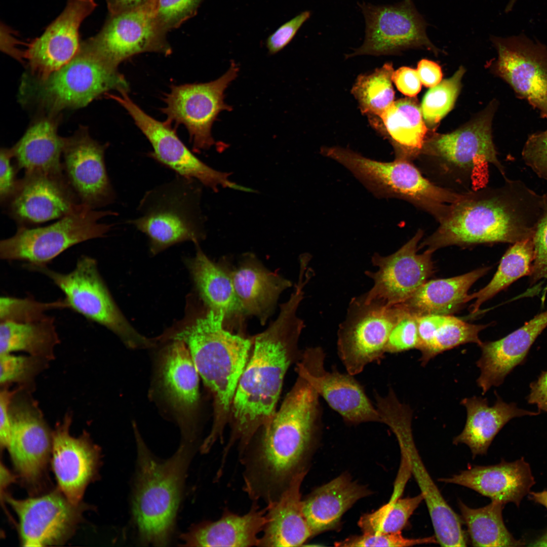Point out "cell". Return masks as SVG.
Segmentation results:
<instances>
[{
  "label": "cell",
  "mask_w": 547,
  "mask_h": 547,
  "mask_svg": "<svg viewBox=\"0 0 547 547\" xmlns=\"http://www.w3.org/2000/svg\"><path fill=\"white\" fill-rule=\"evenodd\" d=\"M96 6L95 0H67L62 12L40 36L24 42L10 31L12 40L21 47L5 45L4 51L25 60L31 72L44 81L79 53L82 44L80 27Z\"/></svg>",
  "instance_id": "4fadbf2b"
},
{
  "label": "cell",
  "mask_w": 547,
  "mask_h": 547,
  "mask_svg": "<svg viewBox=\"0 0 547 547\" xmlns=\"http://www.w3.org/2000/svg\"><path fill=\"white\" fill-rule=\"evenodd\" d=\"M522 156L525 163L538 177L547 180V129L528 137Z\"/></svg>",
  "instance_id": "f5cc1de1"
},
{
  "label": "cell",
  "mask_w": 547,
  "mask_h": 547,
  "mask_svg": "<svg viewBox=\"0 0 547 547\" xmlns=\"http://www.w3.org/2000/svg\"><path fill=\"white\" fill-rule=\"evenodd\" d=\"M84 131L66 138L62 156L63 173L81 204L97 209L113 203L116 194L108 176L105 152Z\"/></svg>",
  "instance_id": "484cf974"
},
{
  "label": "cell",
  "mask_w": 547,
  "mask_h": 547,
  "mask_svg": "<svg viewBox=\"0 0 547 547\" xmlns=\"http://www.w3.org/2000/svg\"><path fill=\"white\" fill-rule=\"evenodd\" d=\"M167 31L157 15V0L135 8L109 14L100 30L81 46L108 66L118 69L122 62L143 53L169 55Z\"/></svg>",
  "instance_id": "8fae6325"
},
{
  "label": "cell",
  "mask_w": 547,
  "mask_h": 547,
  "mask_svg": "<svg viewBox=\"0 0 547 547\" xmlns=\"http://www.w3.org/2000/svg\"><path fill=\"white\" fill-rule=\"evenodd\" d=\"M171 340L160 353L157 381L164 399L174 413L183 442L191 444L196 436L200 375L185 343Z\"/></svg>",
  "instance_id": "d4e9b609"
},
{
  "label": "cell",
  "mask_w": 547,
  "mask_h": 547,
  "mask_svg": "<svg viewBox=\"0 0 547 547\" xmlns=\"http://www.w3.org/2000/svg\"><path fill=\"white\" fill-rule=\"evenodd\" d=\"M307 472L299 473L277 500L267 504L258 546H298L313 536L303 513L300 493Z\"/></svg>",
  "instance_id": "1f68e13d"
},
{
  "label": "cell",
  "mask_w": 547,
  "mask_h": 547,
  "mask_svg": "<svg viewBox=\"0 0 547 547\" xmlns=\"http://www.w3.org/2000/svg\"><path fill=\"white\" fill-rule=\"evenodd\" d=\"M109 94L127 111L135 125L150 143L152 150L148 155L176 175L194 179L216 192L224 187L230 173L210 167L184 144L171 125L149 115L129 97L128 92Z\"/></svg>",
  "instance_id": "ffe728a7"
},
{
  "label": "cell",
  "mask_w": 547,
  "mask_h": 547,
  "mask_svg": "<svg viewBox=\"0 0 547 547\" xmlns=\"http://www.w3.org/2000/svg\"><path fill=\"white\" fill-rule=\"evenodd\" d=\"M530 388L528 403L536 405L540 413L547 412V371L542 372L538 379L530 383Z\"/></svg>",
  "instance_id": "91938a15"
},
{
  "label": "cell",
  "mask_w": 547,
  "mask_h": 547,
  "mask_svg": "<svg viewBox=\"0 0 547 547\" xmlns=\"http://www.w3.org/2000/svg\"><path fill=\"white\" fill-rule=\"evenodd\" d=\"M8 502L17 515L20 543L23 546L61 545L75 531L88 507L70 502L57 487L47 494L24 499L6 493L2 503Z\"/></svg>",
  "instance_id": "d6986e66"
},
{
  "label": "cell",
  "mask_w": 547,
  "mask_h": 547,
  "mask_svg": "<svg viewBox=\"0 0 547 547\" xmlns=\"http://www.w3.org/2000/svg\"><path fill=\"white\" fill-rule=\"evenodd\" d=\"M310 16L309 11H303L281 25L269 35L266 41L268 53L272 55L283 50L292 40Z\"/></svg>",
  "instance_id": "db71d44e"
},
{
  "label": "cell",
  "mask_w": 547,
  "mask_h": 547,
  "mask_svg": "<svg viewBox=\"0 0 547 547\" xmlns=\"http://www.w3.org/2000/svg\"><path fill=\"white\" fill-rule=\"evenodd\" d=\"M400 310L399 304L367 303L361 296L351 300L339 325L337 341L338 355L347 373L357 375L368 364L381 361Z\"/></svg>",
  "instance_id": "7c38bea8"
},
{
  "label": "cell",
  "mask_w": 547,
  "mask_h": 547,
  "mask_svg": "<svg viewBox=\"0 0 547 547\" xmlns=\"http://www.w3.org/2000/svg\"><path fill=\"white\" fill-rule=\"evenodd\" d=\"M48 277L64 293L68 308L115 334L130 348H147L155 342L141 335L128 323L113 300L95 259L81 256L73 269L59 272L47 265L27 267Z\"/></svg>",
  "instance_id": "30bf717a"
},
{
  "label": "cell",
  "mask_w": 547,
  "mask_h": 547,
  "mask_svg": "<svg viewBox=\"0 0 547 547\" xmlns=\"http://www.w3.org/2000/svg\"><path fill=\"white\" fill-rule=\"evenodd\" d=\"M238 71V66L232 62L228 70L217 79L172 85L163 98L166 106L162 111L166 115V122L186 128L193 151L208 150L215 144L212 127L221 111L231 110L224 102V92Z\"/></svg>",
  "instance_id": "5bb4252c"
},
{
  "label": "cell",
  "mask_w": 547,
  "mask_h": 547,
  "mask_svg": "<svg viewBox=\"0 0 547 547\" xmlns=\"http://www.w3.org/2000/svg\"><path fill=\"white\" fill-rule=\"evenodd\" d=\"M109 14H116L129 10L147 3L149 0H105Z\"/></svg>",
  "instance_id": "6125c7cd"
},
{
  "label": "cell",
  "mask_w": 547,
  "mask_h": 547,
  "mask_svg": "<svg viewBox=\"0 0 547 547\" xmlns=\"http://www.w3.org/2000/svg\"><path fill=\"white\" fill-rule=\"evenodd\" d=\"M448 315H429L417 317L418 343L417 349L423 352L431 344L437 331Z\"/></svg>",
  "instance_id": "9f6ffc18"
},
{
  "label": "cell",
  "mask_w": 547,
  "mask_h": 547,
  "mask_svg": "<svg viewBox=\"0 0 547 547\" xmlns=\"http://www.w3.org/2000/svg\"><path fill=\"white\" fill-rule=\"evenodd\" d=\"M542 196V213L533 235L534 258L529 276L531 284L546 281L541 298L543 303L547 294V191Z\"/></svg>",
  "instance_id": "681fc988"
},
{
  "label": "cell",
  "mask_w": 547,
  "mask_h": 547,
  "mask_svg": "<svg viewBox=\"0 0 547 547\" xmlns=\"http://www.w3.org/2000/svg\"><path fill=\"white\" fill-rule=\"evenodd\" d=\"M0 392V446L6 449L10 436L11 418L10 406L12 398L19 389L10 390L8 386H2Z\"/></svg>",
  "instance_id": "680465c9"
},
{
  "label": "cell",
  "mask_w": 547,
  "mask_h": 547,
  "mask_svg": "<svg viewBox=\"0 0 547 547\" xmlns=\"http://www.w3.org/2000/svg\"><path fill=\"white\" fill-rule=\"evenodd\" d=\"M67 415L52 432L51 463L58 488L72 503L82 502L88 486L98 475L101 450L86 432L79 437L69 433Z\"/></svg>",
  "instance_id": "4316f807"
},
{
  "label": "cell",
  "mask_w": 547,
  "mask_h": 547,
  "mask_svg": "<svg viewBox=\"0 0 547 547\" xmlns=\"http://www.w3.org/2000/svg\"><path fill=\"white\" fill-rule=\"evenodd\" d=\"M437 543L435 535L419 538H407L399 531L390 533L365 534L353 536L344 540L336 542L337 546H410L421 544Z\"/></svg>",
  "instance_id": "f907efd6"
},
{
  "label": "cell",
  "mask_w": 547,
  "mask_h": 547,
  "mask_svg": "<svg viewBox=\"0 0 547 547\" xmlns=\"http://www.w3.org/2000/svg\"><path fill=\"white\" fill-rule=\"evenodd\" d=\"M416 70L421 84L425 87H433L441 81V67L435 62L422 59L418 62Z\"/></svg>",
  "instance_id": "94428289"
},
{
  "label": "cell",
  "mask_w": 547,
  "mask_h": 547,
  "mask_svg": "<svg viewBox=\"0 0 547 547\" xmlns=\"http://www.w3.org/2000/svg\"><path fill=\"white\" fill-rule=\"evenodd\" d=\"M224 187L229 188L233 189H235V190H240V191H244V192H256L255 190H254V189H253L252 188H249V187H246V186H244L238 184L235 182L229 181V180H228L227 181V182H226V183H225V184L224 185Z\"/></svg>",
  "instance_id": "03108f58"
},
{
  "label": "cell",
  "mask_w": 547,
  "mask_h": 547,
  "mask_svg": "<svg viewBox=\"0 0 547 547\" xmlns=\"http://www.w3.org/2000/svg\"><path fill=\"white\" fill-rule=\"evenodd\" d=\"M505 504L491 501L478 509L468 507L459 501L462 519L467 526L474 546H518L522 542L515 539L506 528L502 517Z\"/></svg>",
  "instance_id": "ab89813d"
},
{
  "label": "cell",
  "mask_w": 547,
  "mask_h": 547,
  "mask_svg": "<svg viewBox=\"0 0 547 547\" xmlns=\"http://www.w3.org/2000/svg\"><path fill=\"white\" fill-rule=\"evenodd\" d=\"M13 155L11 148H2L0 152V203L3 207L14 192L19 179L18 171L15 163L12 164Z\"/></svg>",
  "instance_id": "11a10c76"
},
{
  "label": "cell",
  "mask_w": 547,
  "mask_h": 547,
  "mask_svg": "<svg viewBox=\"0 0 547 547\" xmlns=\"http://www.w3.org/2000/svg\"><path fill=\"white\" fill-rule=\"evenodd\" d=\"M359 6L365 20V39L347 57L393 54L414 48L438 53L427 35L426 21L412 0L377 6L364 2Z\"/></svg>",
  "instance_id": "e0dca14e"
},
{
  "label": "cell",
  "mask_w": 547,
  "mask_h": 547,
  "mask_svg": "<svg viewBox=\"0 0 547 547\" xmlns=\"http://www.w3.org/2000/svg\"><path fill=\"white\" fill-rule=\"evenodd\" d=\"M303 290L302 285L295 286L290 298L281 305L277 319L253 338L231 407V432L223 451L225 456L235 444L241 453L277 410L287 371L302 354L298 343L304 324L297 310Z\"/></svg>",
  "instance_id": "7a4b0ae2"
},
{
  "label": "cell",
  "mask_w": 547,
  "mask_h": 547,
  "mask_svg": "<svg viewBox=\"0 0 547 547\" xmlns=\"http://www.w3.org/2000/svg\"><path fill=\"white\" fill-rule=\"evenodd\" d=\"M68 308L64 299L44 302L32 297L18 298L4 296L0 298V322H28L47 317L46 312L54 309Z\"/></svg>",
  "instance_id": "bcb514c9"
},
{
  "label": "cell",
  "mask_w": 547,
  "mask_h": 547,
  "mask_svg": "<svg viewBox=\"0 0 547 547\" xmlns=\"http://www.w3.org/2000/svg\"><path fill=\"white\" fill-rule=\"evenodd\" d=\"M11 432L6 448L17 476L33 494L44 488L52 449L51 432L36 404L24 396L10 406Z\"/></svg>",
  "instance_id": "2e32d148"
},
{
  "label": "cell",
  "mask_w": 547,
  "mask_h": 547,
  "mask_svg": "<svg viewBox=\"0 0 547 547\" xmlns=\"http://www.w3.org/2000/svg\"><path fill=\"white\" fill-rule=\"evenodd\" d=\"M465 69L460 66L450 78L431 87L422 101L421 110L427 127L433 128L452 109L461 88Z\"/></svg>",
  "instance_id": "f6af8a7d"
},
{
  "label": "cell",
  "mask_w": 547,
  "mask_h": 547,
  "mask_svg": "<svg viewBox=\"0 0 547 547\" xmlns=\"http://www.w3.org/2000/svg\"><path fill=\"white\" fill-rule=\"evenodd\" d=\"M133 425L137 448L134 520L142 543L165 546L173 531L191 445L182 443L171 457L160 460L147 448L136 425Z\"/></svg>",
  "instance_id": "8992f818"
},
{
  "label": "cell",
  "mask_w": 547,
  "mask_h": 547,
  "mask_svg": "<svg viewBox=\"0 0 547 547\" xmlns=\"http://www.w3.org/2000/svg\"><path fill=\"white\" fill-rule=\"evenodd\" d=\"M113 90L129 92L125 77L81 46L70 62L43 81L42 95L44 102L57 110L85 106Z\"/></svg>",
  "instance_id": "ac0fdd59"
},
{
  "label": "cell",
  "mask_w": 547,
  "mask_h": 547,
  "mask_svg": "<svg viewBox=\"0 0 547 547\" xmlns=\"http://www.w3.org/2000/svg\"><path fill=\"white\" fill-rule=\"evenodd\" d=\"M116 215L110 210H97L81 204L49 225L18 227L13 236L1 241L0 258L25 261V266L47 265L72 246L104 237L112 225L101 220Z\"/></svg>",
  "instance_id": "9c48e42d"
},
{
  "label": "cell",
  "mask_w": 547,
  "mask_h": 547,
  "mask_svg": "<svg viewBox=\"0 0 547 547\" xmlns=\"http://www.w3.org/2000/svg\"><path fill=\"white\" fill-rule=\"evenodd\" d=\"M81 203L64 173L26 172L3 206L18 227L59 219Z\"/></svg>",
  "instance_id": "cb8c5ba5"
},
{
  "label": "cell",
  "mask_w": 547,
  "mask_h": 547,
  "mask_svg": "<svg viewBox=\"0 0 547 547\" xmlns=\"http://www.w3.org/2000/svg\"><path fill=\"white\" fill-rule=\"evenodd\" d=\"M500 187L463 193L450 206L437 229L418 245L433 252L449 246L514 244L533 237L542 196L522 181L505 179Z\"/></svg>",
  "instance_id": "3957f363"
},
{
  "label": "cell",
  "mask_w": 547,
  "mask_h": 547,
  "mask_svg": "<svg viewBox=\"0 0 547 547\" xmlns=\"http://www.w3.org/2000/svg\"><path fill=\"white\" fill-rule=\"evenodd\" d=\"M0 471L1 497L6 493L5 491L9 485L15 481L16 477L8 470L2 461L1 462Z\"/></svg>",
  "instance_id": "be15d7a7"
},
{
  "label": "cell",
  "mask_w": 547,
  "mask_h": 547,
  "mask_svg": "<svg viewBox=\"0 0 547 547\" xmlns=\"http://www.w3.org/2000/svg\"><path fill=\"white\" fill-rule=\"evenodd\" d=\"M495 109L494 101L477 118L458 129L428 136L417 159L431 181L465 193L485 186L490 164L506 178L492 139Z\"/></svg>",
  "instance_id": "5b68a950"
},
{
  "label": "cell",
  "mask_w": 547,
  "mask_h": 547,
  "mask_svg": "<svg viewBox=\"0 0 547 547\" xmlns=\"http://www.w3.org/2000/svg\"><path fill=\"white\" fill-rule=\"evenodd\" d=\"M399 495L394 493L389 502L375 512L361 517L358 525L363 533L401 531L424 498L421 493L414 497L404 498H399Z\"/></svg>",
  "instance_id": "7bdbcfd3"
},
{
  "label": "cell",
  "mask_w": 547,
  "mask_h": 547,
  "mask_svg": "<svg viewBox=\"0 0 547 547\" xmlns=\"http://www.w3.org/2000/svg\"><path fill=\"white\" fill-rule=\"evenodd\" d=\"M370 122L393 146L396 159L413 162L419 156L428 135L421 108L412 98L394 102Z\"/></svg>",
  "instance_id": "d6a6232c"
},
{
  "label": "cell",
  "mask_w": 547,
  "mask_h": 547,
  "mask_svg": "<svg viewBox=\"0 0 547 547\" xmlns=\"http://www.w3.org/2000/svg\"><path fill=\"white\" fill-rule=\"evenodd\" d=\"M529 498L536 503L544 506L547 509V490L541 492H530ZM543 542L547 544V534L543 537Z\"/></svg>",
  "instance_id": "e7e4bbea"
},
{
  "label": "cell",
  "mask_w": 547,
  "mask_h": 547,
  "mask_svg": "<svg viewBox=\"0 0 547 547\" xmlns=\"http://www.w3.org/2000/svg\"><path fill=\"white\" fill-rule=\"evenodd\" d=\"M534 258L533 237L513 244L502 256L490 282L479 291L467 296L466 302L475 299L472 312H476L484 302L519 279L529 276Z\"/></svg>",
  "instance_id": "60d3db41"
},
{
  "label": "cell",
  "mask_w": 547,
  "mask_h": 547,
  "mask_svg": "<svg viewBox=\"0 0 547 547\" xmlns=\"http://www.w3.org/2000/svg\"><path fill=\"white\" fill-rule=\"evenodd\" d=\"M368 494L345 475L311 492L302 500V510L312 535L335 527L343 514Z\"/></svg>",
  "instance_id": "e575fe53"
},
{
  "label": "cell",
  "mask_w": 547,
  "mask_h": 547,
  "mask_svg": "<svg viewBox=\"0 0 547 547\" xmlns=\"http://www.w3.org/2000/svg\"><path fill=\"white\" fill-rule=\"evenodd\" d=\"M412 414L408 405L396 403L383 411L382 420L396 435L402 460L407 463L423 496L437 543L442 546H465L467 541L459 517L445 500L417 450L411 428Z\"/></svg>",
  "instance_id": "9a60e30c"
},
{
  "label": "cell",
  "mask_w": 547,
  "mask_h": 547,
  "mask_svg": "<svg viewBox=\"0 0 547 547\" xmlns=\"http://www.w3.org/2000/svg\"><path fill=\"white\" fill-rule=\"evenodd\" d=\"M518 0H509L507 5L505 8V12H509L511 11L513 8L514 5Z\"/></svg>",
  "instance_id": "003e7915"
},
{
  "label": "cell",
  "mask_w": 547,
  "mask_h": 547,
  "mask_svg": "<svg viewBox=\"0 0 547 547\" xmlns=\"http://www.w3.org/2000/svg\"><path fill=\"white\" fill-rule=\"evenodd\" d=\"M394 71L392 64L386 63L371 73L360 75L353 86L361 112L369 118L379 117L394 102Z\"/></svg>",
  "instance_id": "b9f144b4"
},
{
  "label": "cell",
  "mask_w": 547,
  "mask_h": 547,
  "mask_svg": "<svg viewBox=\"0 0 547 547\" xmlns=\"http://www.w3.org/2000/svg\"><path fill=\"white\" fill-rule=\"evenodd\" d=\"M487 325L467 323L448 315L445 323L437 331L429 346L422 353L419 359L422 366L438 355L460 345L475 343L479 346L483 342L479 337L480 332Z\"/></svg>",
  "instance_id": "ee69618b"
},
{
  "label": "cell",
  "mask_w": 547,
  "mask_h": 547,
  "mask_svg": "<svg viewBox=\"0 0 547 547\" xmlns=\"http://www.w3.org/2000/svg\"><path fill=\"white\" fill-rule=\"evenodd\" d=\"M398 319L392 329L385 345V353L396 354L416 348L418 343L417 317L401 304Z\"/></svg>",
  "instance_id": "c3c4849f"
},
{
  "label": "cell",
  "mask_w": 547,
  "mask_h": 547,
  "mask_svg": "<svg viewBox=\"0 0 547 547\" xmlns=\"http://www.w3.org/2000/svg\"><path fill=\"white\" fill-rule=\"evenodd\" d=\"M438 481L464 486L491 501L504 504L513 502L517 507L535 483L530 466L524 458L513 462L502 460L494 465H475Z\"/></svg>",
  "instance_id": "83f0119b"
},
{
  "label": "cell",
  "mask_w": 547,
  "mask_h": 547,
  "mask_svg": "<svg viewBox=\"0 0 547 547\" xmlns=\"http://www.w3.org/2000/svg\"><path fill=\"white\" fill-rule=\"evenodd\" d=\"M423 236V231L419 229L395 253L386 256L373 254L372 262L378 269L365 272L374 283L362 296L365 302H376L388 306L401 304L427 281L434 272V252L426 250L417 253Z\"/></svg>",
  "instance_id": "44dd1931"
},
{
  "label": "cell",
  "mask_w": 547,
  "mask_h": 547,
  "mask_svg": "<svg viewBox=\"0 0 547 547\" xmlns=\"http://www.w3.org/2000/svg\"><path fill=\"white\" fill-rule=\"evenodd\" d=\"M197 288L210 309L225 317L243 312L229 275L212 262L199 247L190 263Z\"/></svg>",
  "instance_id": "f35d334b"
},
{
  "label": "cell",
  "mask_w": 547,
  "mask_h": 547,
  "mask_svg": "<svg viewBox=\"0 0 547 547\" xmlns=\"http://www.w3.org/2000/svg\"><path fill=\"white\" fill-rule=\"evenodd\" d=\"M489 269L481 267L459 276L426 281L401 304L417 317L450 315L466 303L471 286Z\"/></svg>",
  "instance_id": "8d00e7d4"
},
{
  "label": "cell",
  "mask_w": 547,
  "mask_h": 547,
  "mask_svg": "<svg viewBox=\"0 0 547 547\" xmlns=\"http://www.w3.org/2000/svg\"><path fill=\"white\" fill-rule=\"evenodd\" d=\"M65 140L58 134L52 120L37 121L10 148L18 171L63 173L61 158Z\"/></svg>",
  "instance_id": "d590c367"
},
{
  "label": "cell",
  "mask_w": 547,
  "mask_h": 547,
  "mask_svg": "<svg viewBox=\"0 0 547 547\" xmlns=\"http://www.w3.org/2000/svg\"><path fill=\"white\" fill-rule=\"evenodd\" d=\"M59 342L52 317L28 322H0V354L20 351L49 360Z\"/></svg>",
  "instance_id": "74e56055"
},
{
  "label": "cell",
  "mask_w": 547,
  "mask_h": 547,
  "mask_svg": "<svg viewBox=\"0 0 547 547\" xmlns=\"http://www.w3.org/2000/svg\"><path fill=\"white\" fill-rule=\"evenodd\" d=\"M202 0H157V15L168 32L194 16Z\"/></svg>",
  "instance_id": "816d5d0a"
},
{
  "label": "cell",
  "mask_w": 547,
  "mask_h": 547,
  "mask_svg": "<svg viewBox=\"0 0 547 547\" xmlns=\"http://www.w3.org/2000/svg\"><path fill=\"white\" fill-rule=\"evenodd\" d=\"M243 312L264 324L280 294L291 286L289 280L268 271L249 259L229 274Z\"/></svg>",
  "instance_id": "836d02e7"
},
{
  "label": "cell",
  "mask_w": 547,
  "mask_h": 547,
  "mask_svg": "<svg viewBox=\"0 0 547 547\" xmlns=\"http://www.w3.org/2000/svg\"><path fill=\"white\" fill-rule=\"evenodd\" d=\"M496 395V401L491 406L487 398L481 397L466 398L461 401L466 410V420L463 431L453 443L466 445L473 457L486 454L496 435L512 419L540 413L519 408L514 403H507Z\"/></svg>",
  "instance_id": "4dcf8cb0"
},
{
  "label": "cell",
  "mask_w": 547,
  "mask_h": 547,
  "mask_svg": "<svg viewBox=\"0 0 547 547\" xmlns=\"http://www.w3.org/2000/svg\"><path fill=\"white\" fill-rule=\"evenodd\" d=\"M225 315L209 309L171 337L188 347L201 378L213 399V422L207 440L223 441L229 421L235 392L252 348L253 339L232 334L223 328Z\"/></svg>",
  "instance_id": "277c9868"
},
{
  "label": "cell",
  "mask_w": 547,
  "mask_h": 547,
  "mask_svg": "<svg viewBox=\"0 0 547 547\" xmlns=\"http://www.w3.org/2000/svg\"><path fill=\"white\" fill-rule=\"evenodd\" d=\"M325 353L320 346L306 348L297 363L298 375L306 380L345 423L357 425L381 422L377 408L363 386L347 372L341 373L335 368L327 370L325 367Z\"/></svg>",
  "instance_id": "603a6c76"
},
{
  "label": "cell",
  "mask_w": 547,
  "mask_h": 547,
  "mask_svg": "<svg viewBox=\"0 0 547 547\" xmlns=\"http://www.w3.org/2000/svg\"><path fill=\"white\" fill-rule=\"evenodd\" d=\"M45 360L31 356H17L12 353L0 354V384L24 383L31 381L42 369Z\"/></svg>",
  "instance_id": "7dc6e473"
},
{
  "label": "cell",
  "mask_w": 547,
  "mask_h": 547,
  "mask_svg": "<svg viewBox=\"0 0 547 547\" xmlns=\"http://www.w3.org/2000/svg\"><path fill=\"white\" fill-rule=\"evenodd\" d=\"M392 80L398 89L407 96L413 97L421 90L422 84L416 69L400 67L394 71Z\"/></svg>",
  "instance_id": "6f0895ef"
},
{
  "label": "cell",
  "mask_w": 547,
  "mask_h": 547,
  "mask_svg": "<svg viewBox=\"0 0 547 547\" xmlns=\"http://www.w3.org/2000/svg\"><path fill=\"white\" fill-rule=\"evenodd\" d=\"M201 185L194 179L176 174L142 197L138 215L129 223L147 237L153 254L184 241L197 244L203 238Z\"/></svg>",
  "instance_id": "ba28073f"
},
{
  "label": "cell",
  "mask_w": 547,
  "mask_h": 547,
  "mask_svg": "<svg viewBox=\"0 0 547 547\" xmlns=\"http://www.w3.org/2000/svg\"><path fill=\"white\" fill-rule=\"evenodd\" d=\"M266 507L261 509L258 501H253L245 514H237L227 509L215 521L194 525L182 534L183 546H257L259 534L266 522Z\"/></svg>",
  "instance_id": "f546056e"
},
{
  "label": "cell",
  "mask_w": 547,
  "mask_h": 547,
  "mask_svg": "<svg viewBox=\"0 0 547 547\" xmlns=\"http://www.w3.org/2000/svg\"><path fill=\"white\" fill-rule=\"evenodd\" d=\"M491 40L497 53L494 72L547 119V47L524 34Z\"/></svg>",
  "instance_id": "7402d4cb"
},
{
  "label": "cell",
  "mask_w": 547,
  "mask_h": 547,
  "mask_svg": "<svg viewBox=\"0 0 547 547\" xmlns=\"http://www.w3.org/2000/svg\"><path fill=\"white\" fill-rule=\"evenodd\" d=\"M321 153L346 168L376 197L404 200L438 223L462 194L434 183L410 161L380 162L336 146L322 147Z\"/></svg>",
  "instance_id": "52a82bcc"
},
{
  "label": "cell",
  "mask_w": 547,
  "mask_h": 547,
  "mask_svg": "<svg viewBox=\"0 0 547 547\" xmlns=\"http://www.w3.org/2000/svg\"><path fill=\"white\" fill-rule=\"evenodd\" d=\"M547 327V310L534 316L506 336L482 342L476 365L481 373L477 380L484 395L492 386L500 385L506 376L525 361L529 351Z\"/></svg>",
  "instance_id": "f1b7e54d"
},
{
  "label": "cell",
  "mask_w": 547,
  "mask_h": 547,
  "mask_svg": "<svg viewBox=\"0 0 547 547\" xmlns=\"http://www.w3.org/2000/svg\"><path fill=\"white\" fill-rule=\"evenodd\" d=\"M319 397L298 376L280 408L239 455L243 490L253 501H276L307 471L306 457L322 424Z\"/></svg>",
  "instance_id": "6da1fadb"
}]
</instances>
